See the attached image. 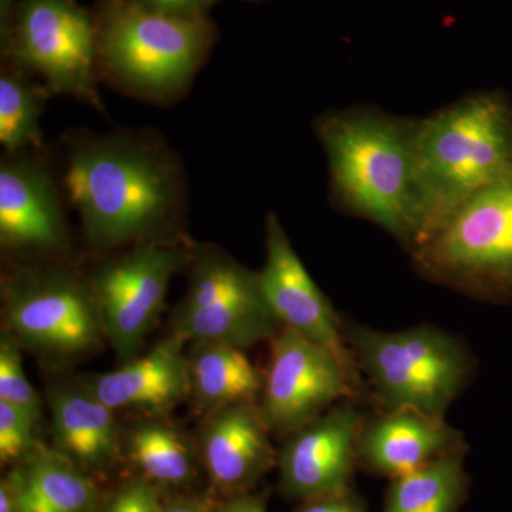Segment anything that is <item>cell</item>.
Masks as SVG:
<instances>
[{
    "mask_svg": "<svg viewBox=\"0 0 512 512\" xmlns=\"http://www.w3.org/2000/svg\"><path fill=\"white\" fill-rule=\"evenodd\" d=\"M64 187L87 244L100 252L187 241L185 183L177 158L154 137L111 133L74 138Z\"/></svg>",
    "mask_w": 512,
    "mask_h": 512,
    "instance_id": "obj_1",
    "label": "cell"
},
{
    "mask_svg": "<svg viewBox=\"0 0 512 512\" xmlns=\"http://www.w3.org/2000/svg\"><path fill=\"white\" fill-rule=\"evenodd\" d=\"M417 117L373 106L332 109L313 127L325 151L336 210L372 222L407 252L417 234L414 133Z\"/></svg>",
    "mask_w": 512,
    "mask_h": 512,
    "instance_id": "obj_2",
    "label": "cell"
},
{
    "mask_svg": "<svg viewBox=\"0 0 512 512\" xmlns=\"http://www.w3.org/2000/svg\"><path fill=\"white\" fill-rule=\"evenodd\" d=\"M419 248L466 202L512 171V101L481 90L417 117L414 133Z\"/></svg>",
    "mask_w": 512,
    "mask_h": 512,
    "instance_id": "obj_3",
    "label": "cell"
},
{
    "mask_svg": "<svg viewBox=\"0 0 512 512\" xmlns=\"http://www.w3.org/2000/svg\"><path fill=\"white\" fill-rule=\"evenodd\" d=\"M2 318V328L50 372L109 345L89 278L60 262L19 264L3 276Z\"/></svg>",
    "mask_w": 512,
    "mask_h": 512,
    "instance_id": "obj_4",
    "label": "cell"
},
{
    "mask_svg": "<svg viewBox=\"0 0 512 512\" xmlns=\"http://www.w3.org/2000/svg\"><path fill=\"white\" fill-rule=\"evenodd\" d=\"M343 333L384 410L444 419L474 373L473 356L463 342L436 326L383 332L350 325Z\"/></svg>",
    "mask_w": 512,
    "mask_h": 512,
    "instance_id": "obj_5",
    "label": "cell"
},
{
    "mask_svg": "<svg viewBox=\"0 0 512 512\" xmlns=\"http://www.w3.org/2000/svg\"><path fill=\"white\" fill-rule=\"evenodd\" d=\"M210 45L211 28L202 16L167 15L128 0L110 6L97 53L120 90L168 101L188 89Z\"/></svg>",
    "mask_w": 512,
    "mask_h": 512,
    "instance_id": "obj_6",
    "label": "cell"
},
{
    "mask_svg": "<svg viewBox=\"0 0 512 512\" xmlns=\"http://www.w3.org/2000/svg\"><path fill=\"white\" fill-rule=\"evenodd\" d=\"M431 284L490 303H512V171L466 202L414 249Z\"/></svg>",
    "mask_w": 512,
    "mask_h": 512,
    "instance_id": "obj_7",
    "label": "cell"
},
{
    "mask_svg": "<svg viewBox=\"0 0 512 512\" xmlns=\"http://www.w3.org/2000/svg\"><path fill=\"white\" fill-rule=\"evenodd\" d=\"M187 272V292L171 313L168 333L188 343L207 340L247 350L269 342L281 330L259 272L224 249L195 244Z\"/></svg>",
    "mask_w": 512,
    "mask_h": 512,
    "instance_id": "obj_8",
    "label": "cell"
},
{
    "mask_svg": "<svg viewBox=\"0 0 512 512\" xmlns=\"http://www.w3.org/2000/svg\"><path fill=\"white\" fill-rule=\"evenodd\" d=\"M194 244L147 242L126 248L90 269L107 343L120 363L140 355L163 315L171 279L185 271Z\"/></svg>",
    "mask_w": 512,
    "mask_h": 512,
    "instance_id": "obj_9",
    "label": "cell"
},
{
    "mask_svg": "<svg viewBox=\"0 0 512 512\" xmlns=\"http://www.w3.org/2000/svg\"><path fill=\"white\" fill-rule=\"evenodd\" d=\"M268 370L258 407L269 433L285 437L318 419L340 399H356L363 383L330 350L281 328L269 340Z\"/></svg>",
    "mask_w": 512,
    "mask_h": 512,
    "instance_id": "obj_10",
    "label": "cell"
},
{
    "mask_svg": "<svg viewBox=\"0 0 512 512\" xmlns=\"http://www.w3.org/2000/svg\"><path fill=\"white\" fill-rule=\"evenodd\" d=\"M10 56L18 69L39 74L50 93L100 107L92 20L69 0H25L20 6Z\"/></svg>",
    "mask_w": 512,
    "mask_h": 512,
    "instance_id": "obj_11",
    "label": "cell"
},
{
    "mask_svg": "<svg viewBox=\"0 0 512 512\" xmlns=\"http://www.w3.org/2000/svg\"><path fill=\"white\" fill-rule=\"evenodd\" d=\"M0 245L20 264L52 261L69 248L59 190L30 151L6 154L0 165Z\"/></svg>",
    "mask_w": 512,
    "mask_h": 512,
    "instance_id": "obj_12",
    "label": "cell"
},
{
    "mask_svg": "<svg viewBox=\"0 0 512 512\" xmlns=\"http://www.w3.org/2000/svg\"><path fill=\"white\" fill-rule=\"evenodd\" d=\"M265 252L259 279L266 302L282 328L330 350L350 375L363 383L338 313L313 281L274 212L266 215Z\"/></svg>",
    "mask_w": 512,
    "mask_h": 512,
    "instance_id": "obj_13",
    "label": "cell"
},
{
    "mask_svg": "<svg viewBox=\"0 0 512 512\" xmlns=\"http://www.w3.org/2000/svg\"><path fill=\"white\" fill-rule=\"evenodd\" d=\"M365 420L353 404H340L286 436L276 460L282 493L308 501L349 490Z\"/></svg>",
    "mask_w": 512,
    "mask_h": 512,
    "instance_id": "obj_14",
    "label": "cell"
},
{
    "mask_svg": "<svg viewBox=\"0 0 512 512\" xmlns=\"http://www.w3.org/2000/svg\"><path fill=\"white\" fill-rule=\"evenodd\" d=\"M52 446L101 484L123 458V424L82 377H50L46 383Z\"/></svg>",
    "mask_w": 512,
    "mask_h": 512,
    "instance_id": "obj_15",
    "label": "cell"
},
{
    "mask_svg": "<svg viewBox=\"0 0 512 512\" xmlns=\"http://www.w3.org/2000/svg\"><path fill=\"white\" fill-rule=\"evenodd\" d=\"M258 403L242 402L202 416L194 439L212 493H247L272 467L278 453Z\"/></svg>",
    "mask_w": 512,
    "mask_h": 512,
    "instance_id": "obj_16",
    "label": "cell"
},
{
    "mask_svg": "<svg viewBox=\"0 0 512 512\" xmlns=\"http://www.w3.org/2000/svg\"><path fill=\"white\" fill-rule=\"evenodd\" d=\"M187 346L181 336L167 333L146 355L82 380L114 412L170 416L175 407L190 400Z\"/></svg>",
    "mask_w": 512,
    "mask_h": 512,
    "instance_id": "obj_17",
    "label": "cell"
},
{
    "mask_svg": "<svg viewBox=\"0 0 512 512\" xmlns=\"http://www.w3.org/2000/svg\"><path fill=\"white\" fill-rule=\"evenodd\" d=\"M463 447L461 431L444 419L414 410H383L363 423L357 457L373 473L397 478Z\"/></svg>",
    "mask_w": 512,
    "mask_h": 512,
    "instance_id": "obj_18",
    "label": "cell"
},
{
    "mask_svg": "<svg viewBox=\"0 0 512 512\" xmlns=\"http://www.w3.org/2000/svg\"><path fill=\"white\" fill-rule=\"evenodd\" d=\"M123 458L131 474L165 495L200 493L205 478L194 434L168 416H133L123 424Z\"/></svg>",
    "mask_w": 512,
    "mask_h": 512,
    "instance_id": "obj_19",
    "label": "cell"
},
{
    "mask_svg": "<svg viewBox=\"0 0 512 512\" xmlns=\"http://www.w3.org/2000/svg\"><path fill=\"white\" fill-rule=\"evenodd\" d=\"M3 483L19 512H97L106 488L62 453L42 444L6 470Z\"/></svg>",
    "mask_w": 512,
    "mask_h": 512,
    "instance_id": "obj_20",
    "label": "cell"
},
{
    "mask_svg": "<svg viewBox=\"0 0 512 512\" xmlns=\"http://www.w3.org/2000/svg\"><path fill=\"white\" fill-rule=\"evenodd\" d=\"M190 400L202 416L242 402H259L264 375L244 349L197 340L187 346Z\"/></svg>",
    "mask_w": 512,
    "mask_h": 512,
    "instance_id": "obj_21",
    "label": "cell"
},
{
    "mask_svg": "<svg viewBox=\"0 0 512 512\" xmlns=\"http://www.w3.org/2000/svg\"><path fill=\"white\" fill-rule=\"evenodd\" d=\"M467 493L463 451L393 478L383 512H457Z\"/></svg>",
    "mask_w": 512,
    "mask_h": 512,
    "instance_id": "obj_22",
    "label": "cell"
},
{
    "mask_svg": "<svg viewBox=\"0 0 512 512\" xmlns=\"http://www.w3.org/2000/svg\"><path fill=\"white\" fill-rule=\"evenodd\" d=\"M49 90L23 70L3 69L0 76V143L6 154L42 148L40 117Z\"/></svg>",
    "mask_w": 512,
    "mask_h": 512,
    "instance_id": "obj_23",
    "label": "cell"
},
{
    "mask_svg": "<svg viewBox=\"0 0 512 512\" xmlns=\"http://www.w3.org/2000/svg\"><path fill=\"white\" fill-rule=\"evenodd\" d=\"M22 348L15 338L2 328L0 332V402L16 407L36 426L43 419V404L35 387L23 369Z\"/></svg>",
    "mask_w": 512,
    "mask_h": 512,
    "instance_id": "obj_24",
    "label": "cell"
},
{
    "mask_svg": "<svg viewBox=\"0 0 512 512\" xmlns=\"http://www.w3.org/2000/svg\"><path fill=\"white\" fill-rule=\"evenodd\" d=\"M36 426L25 413L5 402H0V464L15 467L32 456L42 446L37 439Z\"/></svg>",
    "mask_w": 512,
    "mask_h": 512,
    "instance_id": "obj_25",
    "label": "cell"
},
{
    "mask_svg": "<svg viewBox=\"0 0 512 512\" xmlns=\"http://www.w3.org/2000/svg\"><path fill=\"white\" fill-rule=\"evenodd\" d=\"M163 500L150 481L130 473L106 491L97 512H160Z\"/></svg>",
    "mask_w": 512,
    "mask_h": 512,
    "instance_id": "obj_26",
    "label": "cell"
},
{
    "mask_svg": "<svg viewBox=\"0 0 512 512\" xmlns=\"http://www.w3.org/2000/svg\"><path fill=\"white\" fill-rule=\"evenodd\" d=\"M295 512H367L365 504L350 490L302 501Z\"/></svg>",
    "mask_w": 512,
    "mask_h": 512,
    "instance_id": "obj_27",
    "label": "cell"
},
{
    "mask_svg": "<svg viewBox=\"0 0 512 512\" xmlns=\"http://www.w3.org/2000/svg\"><path fill=\"white\" fill-rule=\"evenodd\" d=\"M214 503L204 493L165 495L160 512H214Z\"/></svg>",
    "mask_w": 512,
    "mask_h": 512,
    "instance_id": "obj_28",
    "label": "cell"
},
{
    "mask_svg": "<svg viewBox=\"0 0 512 512\" xmlns=\"http://www.w3.org/2000/svg\"><path fill=\"white\" fill-rule=\"evenodd\" d=\"M144 8L175 16H201L202 9L210 6V0H133Z\"/></svg>",
    "mask_w": 512,
    "mask_h": 512,
    "instance_id": "obj_29",
    "label": "cell"
},
{
    "mask_svg": "<svg viewBox=\"0 0 512 512\" xmlns=\"http://www.w3.org/2000/svg\"><path fill=\"white\" fill-rule=\"evenodd\" d=\"M214 512H268L264 495L247 491L215 500Z\"/></svg>",
    "mask_w": 512,
    "mask_h": 512,
    "instance_id": "obj_30",
    "label": "cell"
},
{
    "mask_svg": "<svg viewBox=\"0 0 512 512\" xmlns=\"http://www.w3.org/2000/svg\"><path fill=\"white\" fill-rule=\"evenodd\" d=\"M0 512H19L9 493V488L3 481H0Z\"/></svg>",
    "mask_w": 512,
    "mask_h": 512,
    "instance_id": "obj_31",
    "label": "cell"
},
{
    "mask_svg": "<svg viewBox=\"0 0 512 512\" xmlns=\"http://www.w3.org/2000/svg\"><path fill=\"white\" fill-rule=\"evenodd\" d=\"M214 2H215V0H210V5H211V3H214Z\"/></svg>",
    "mask_w": 512,
    "mask_h": 512,
    "instance_id": "obj_32",
    "label": "cell"
}]
</instances>
